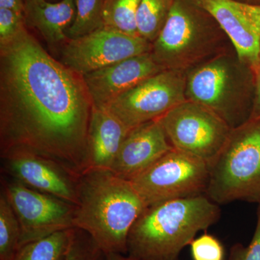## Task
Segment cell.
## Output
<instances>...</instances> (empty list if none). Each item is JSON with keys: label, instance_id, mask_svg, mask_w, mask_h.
<instances>
[{"label": "cell", "instance_id": "cell-1", "mask_svg": "<svg viewBox=\"0 0 260 260\" xmlns=\"http://www.w3.org/2000/svg\"><path fill=\"white\" fill-rule=\"evenodd\" d=\"M93 102L83 77L26 26L0 44V151L28 152L80 176L88 169Z\"/></svg>", "mask_w": 260, "mask_h": 260}, {"label": "cell", "instance_id": "cell-2", "mask_svg": "<svg viewBox=\"0 0 260 260\" xmlns=\"http://www.w3.org/2000/svg\"><path fill=\"white\" fill-rule=\"evenodd\" d=\"M148 208L131 181L107 169L78 177L73 226L86 232L104 254H127L130 229Z\"/></svg>", "mask_w": 260, "mask_h": 260}, {"label": "cell", "instance_id": "cell-3", "mask_svg": "<svg viewBox=\"0 0 260 260\" xmlns=\"http://www.w3.org/2000/svg\"><path fill=\"white\" fill-rule=\"evenodd\" d=\"M218 205L203 194L149 207L130 229L127 255L138 260H179L198 232L218 222Z\"/></svg>", "mask_w": 260, "mask_h": 260}, {"label": "cell", "instance_id": "cell-4", "mask_svg": "<svg viewBox=\"0 0 260 260\" xmlns=\"http://www.w3.org/2000/svg\"><path fill=\"white\" fill-rule=\"evenodd\" d=\"M255 93L254 70L229 49L186 73V100L208 108L232 129L249 120Z\"/></svg>", "mask_w": 260, "mask_h": 260}, {"label": "cell", "instance_id": "cell-5", "mask_svg": "<svg viewBox=\"0 0 260 260\" xmlns=\"http://www.w3.org/2000/svg\"><path fill=\"white\" fill-rule=\"evenodd\" d=\"M232 45L198 0H174L151 53L165 70L189 71Z\"/></svg>", "mask_w": 260, "mask_h": 260}, {"label": "cell", "instance_id": "cell-6", "mask_svg": "<svg viewBox=\"0 0 260 260\" xmlns=\"http://www.w3.org/2000/svg\"><path fill=\"white\" fill-rule=\"evenodd\" d=\"M205 195L218 205L260 202V119L233 129L210 167Z\"/></svg>", "mask_w": 260, "mask_h": 260}, {"label": "cell", "instance_id": "cell-7", "mask_svg": "<svg viewBox=\"0 0 260 260\" xmlns=\"http://www.w3.org/2000/svg\"><path fill=\"white\" fill-rule=\"evenodd\" d=\"M209 179L206 162L173 148L131 182L149 208L205 194Z\"/></svg>", "mask_w": 260, "mask_h": 260}, {"label": "cell", "instance_id": "cell-8", "mask_svg": "<svg viewBox=\"0 0 260 260\" xmlns=\"http://www.w3.org/2000/svg\"><path fill=\"white\" fill-rule=\"evenodd\" d=\"M158 120L173 148L203 160L209 167L221 153L233 129L208 108L189 100Z\"/></svg>", "mask_w": 260, "mask_h": 260}, {"label": "cell", "instance_id": "cell-9", "mask_svg": "<svg viewBox=\"0 0 260 260\" xmlns=\"http://www.w3.org/2000/svg\"><path fill=\"white\" fill-rule=\"evenodd\" d=\"M186 100V73L164 70L116 98L103 109L132 129L158 119Z\"/></svg>", "mask_w": 260, "mask_h": 260}, {"label": "cell", "instance_id": "cell-10", "mask_svg": "<svg viewBox=\"0 0 260 260\" xmlns=\"http://www.w3.org/2000/svg\"><path fill=\"white\" fill-rule=\"evenodd\" d=\"M151 49L152 43L139 36L103 27L83 37L68 39L60 48L61 61L83 77Z\"/></svg>", "mask_w": 260, "mask_h": 260}, {"label": "cell", "instance_id": "cell-11", "mask_svg": "<svg viewBox=\"0 0 260 260\" xmlns=\"http://www.w3.org/2000/svg\"><path fill=\"white\" fill-rule=\"evenodd\" d=\"M3 186L20 223V246L54 233L74 229L75 205L15 180L4 181Z\"/></svg>", "mask_w": 260, "mask_h": 260}, {"label": "cell", "instance_id": "cell-12", "mask_svg": "<svg viewBox=\"0 0 260 260\" xmlns=\"http://www.w3.org/2000/svg\"><path fill=\"white\" fill-rule=\"evenodd\" d=\"M5 173L25 186L52 195L75 205L78 203L79 176L54 160L24 151L1 155Z\"/></svg>", "mask_w": 260, "mask_h": 260}, {"label": "cell", "instance_id": "cell-13", "mask_svg": "<svg viewBox=\"0 0 260 260\" xmlns=\"http://www.w3.org/2000/svg\"><path fill=\"white\" fill-rule=\"evenodd\" d=\"M230 41L239 59L253 70L260 61V5L239 0H198Z\"/></svg>", "mask_w": 260, "mask_h": 260}, {"label": "cell", "instance_id": "cell-14", "mask_svg": "<svg viewBox=\"0 0 260 260\" xmlns=\"http://www.w3.org/2000/svg\"><path fill=\"white\" fill-rule=\"evenodd\" d=\"M164 70L150 51L83 75V78L93 105L103 108Z\"/></svg>", "mask_w": 260, "mask_h": 260}, {"label": "cell", "instance_id": "cell-15", "mask_svg": "<svg viewBox=\"0 0 260 260\" xmlns=\"http://www.w3.org/2000/svg\"><path fill=\"white\" fill-rule=\"evenodd\" d=\"M173 149L158 119L130 129L111 170L131 181Z\"/></svg>", "mask_w": 260, "mask_h": 260}, {"label": "cell", "instance_id": "cell-16", "mask_svg": "<svg viewBox=\"0 0 260 260\" xmlns=\"http://www.w3.org/2000/svg\"><path fill=\"white\" fill-rule=\"evenodd\" d=\"M129 131L111 113L93 105L88 135V169L111 170Z\"/></svg>", "mask_w": 260, "mask_h": 260}, {"label": "cell", "instance_id": "cell-17", "mask_svg": "<svg viewBox=\"0 0 260 260\" xmlns=\"http://www.w3.org/2000/svg\"><path fill=\"white\" fill-rule=\"evenodd\" d=\"M75 13V0H25L24 8L25 25L39 31L48 45L59 49L69 39L67 32Z\"/></svg>", "mask_w": 260, "mask_h": 260}, {"label": "cell", "instance_id": "cell-18", "mask_svg": "<svg viewBox=\"0 0 260 260\" xmlns=\"http://www.w3.org/2000/svg\"><path fill=\"white\" fill-rule=\"evenodd\" d=\"M73 229L54 233L20 246L11 260H63L69 249Z\"/></svg>", "mask_w": 260, "mask_h": 260}, {"label": "cell", "instance_id": "cell-19", "mask_svg": "<svg viewBox=\"0 0 260 260\" xmlns=\"http://www.w3.org/2000/svg\"><path fill=\"white\" fill-rule=\"evenodd\" d=\"M174 3V0H140L137 15L138 36L153 44L164 28Z\"/></svg>", "mask_w": 260, "mask_h": 260}, {"label": "cell", "instance_id": "cell-20", "mask_svg": "<svg viewBox=\"0 0 260 260\" xmlns=\"http://www.w3.org/2000/svg\"><path fill=\"white\" fill-rule=\"evenodd\" d=\"M140 3V0H104V27L138 36L137 15Z\"/></svg>", "mask_w": 260, "mask_h": 260}, {"label": "cell", "instance_id": "cell-21", "mask_svg": "<svg viewBox=\"0 0 260 260\" xmlns=\"http://www.w3.org/2000/svg\"><path fill=\"white\" fill-rule=\"evenodd\" d=\"M20 223L6 195H0V260H11L20 247Z\"/></svg>", "mask_w": 260, "mask_h": 260}, {"label": "cell", "instance_id": "cell-22", "mask_svg": "<svg viewBox=\"0 0 260 260\" xmlns=\"http://www.w3.org/2000/svg\"><path fill=\"white\" fill-rule=\"evenodd\" d=\"M104 0H75L76 13L67 32L68 39H76L104 27Z\"/></svg>", "mask_w": 260, "mask_h": 260}, {"label": "cell", "instance_id": "cell-23", "mask_svg": "<svg viewBox=\"0 0 260 260\" xmlns=\"http://www.w3.org/2000/svg\"><path fill=\"white\" fill-rule=\"evenodd\" d=\"M63 260H105V254L86 232L74 228Z\"/></svg>", "mask_w": 260, "mask_h": 260}, {"label": "cell", "instance_id": "cell-24", "mask_svg": "<svg viewBox=\"0 0 260 260\" xmlns=\"http://www.w3.org/2000/svg\"><path fill=\"white\" fill-rule=\"evenodd\" d=\"M193 260H224L225 249L221 242L210 234H205L194 239L190 244Z\"/></svg>", "mask_w": 260, "mask_h": 260}, {"label": "cell", "instance_id": "cell-25", "mask_svg": "<svg viewBox=\"0 0 260 260\" xmlns=\"http://www.w3.org/2000/svg\"><path fill=\"white\" fill-rule=\"evenodd\" d=\"M25 26L23 13L0 8V44L9 42Z\"/></svg>", "mask_w": 260, "mask_h": 260}, {"label": "cell", "instance_id": "cell-26", "mask_svg": "<svg viewBox=\"0 0 260 260\" xmlns=\"http://www.w3.org/2000/svg\"><path fill=\"white\" fill-rule=\"evenodd\" d=\"M228 260H260V209L254 235L249 245L240 243L232 246Z\"/></svg>", "mask_w": 260, "mask_h": 260}, {"label": "cell", "instance_id": "cell-27", "mask_svg": "<svg viewBox=\"0 0 260 260\" xmlns=\"http://www.w3.org/2000/svg\"><path fill=\"white\" fill-rule=\"evenodd\" d=\"M254 73L255 77V93H254L252 112H251L249 120L260 119V61L254 70Z\"/></svg>", "mask_w": 260, "mask_h": 260}, {"label": "cell", "instance_id": "cell-28", "mask_svg": "<svg viewBox=\"0 0 260 260\" xmlns=\"http://www.w3.org/2000/svg\"><path fill=\"white\" fill-rule=\"evenodd\" d=\"M25 0H0V8L15 10L24 14Z\"/></svg>", "mask_w": 260, "mask_h": 260}, {"label": "cell", "instance_id": "cell-29", "mask_svg": "<svg viewBox=\"0 0 260 260\" xmlns=\"http://www.w3.org/2000/svg\"><path fill=\"white\" fill-rule=\"evenodd\" d=\"M105 260H138L133 259L125 254H119V253H109L105 254Z\"/></svg>", "mask_w": 260, "mask_h": 260}, {"label": "cell", "instance_id": "cell-30", "mask_svg": "<svg viewBox=\"0 0 260 260\" xmlns=\"http://www.w3.org/2000/svg\"><path fill=\"white\" fill-rule=\"evenodd\" d=\"M243 3H249V4L260 5V0H239Z\"/></svg>", "mask_w": 260, "mask_h": 260}, {"label": "cell", "instance_id": "cell-31", "mask_svg": "<svg viewBox=\"0 0 260 260\" xmlns=\"http://www.w3.org/2000/svg\"><path fill=\"white\" fill-rule=\"evenodd\" d=\"M259 209H260V202L259 203Z\"/></svg>", "mask_w": 260, "mask_h": 260}]
</instances>
